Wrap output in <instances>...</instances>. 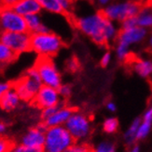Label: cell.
I'll list each match as a JSON object with an SVG mask.
<instances>
[{
  "instance_id": "obj_22",
  "label": "cell",
  "mask_w": 152,
  "mask_h": 152,
  "mask_svg": "<svg viewBox=\"0 0 152 152\" xmlns=\"http://www.w3.org/2000/svg\"><path fill=\"white\" fill-rule=\"evenodd\" d=\"M16 56L17 55L10 48L0 41V65L11 63L12 61H14Z\"/></svg>"
},
{
  "instance_id": "obj_34",
  "label": "cell",
  "mask_w": 152,
  "mask_h": 152,
  "mask_svg": "<svg viewBox=\"0 0 152 152\" xmlns=\"http://www.w3.org/2000/svg\"><path fill=\"white\" fill-rule=\"evenodd\" d=\"M12 87L13 86L11 83H10L8 81L0 80V99H1Z\"/></svg>"
},
{
  "instance_id": "obj_2",
  "label": "cell",
  "mask_w": 152,
  "mask_h": 152,
  "mask_svg": "<svg viewBox=\"0 0 152 152\" xmlns=\"http://www.w3.org/2000/svg\"><path fill=\"white\" fill-rule=\"evenodd\" d=\"M63 47L62 37L53 32L31 35V50L39 57H53L60 52Z\"/></svg>"
},
{
  "instance_id": "obj_15",
  "label": "cell",
  "mask_w": 152,
  "mask_h": 152,
  "mask_svg": "<svg viewBox=\"0 0 152 152\" xmlns=\"http://www.w3.org/2000/svg\"><path fill=\"white\" fill-rule=\"evenodd\" d=\"M27 30L31 35L33 34H45V33L51 32L48 25L43 22L40 14H32L25 17Z\"/></svg>"
},
{
  "instance_id": "obj_21",
  "label": "cell",
  "mask_w": 152,
  "mask_h": 152,
  "mask_svg": "<svg viewBox=\"0 0 152 152\" xmlns=\"http://www.w3.org/2000/svg\"><path fill=\"white\" fill-rule=\"evenodd\" d=\"M103 132L107 134H114L117 133L118 127H120V122L115 117H107L103 121Z\"/></svg>"
},
{
  "instance_id": "obj_1",
  "label": "cell",
  "mask_w": 152,
  "mask_h": 152,
  "mask_svg": "<svg viewBox=\"0 0 152 152\" xmlns=\"http://www.w3.org/2000/svg\"><path fill=\"white\" fill-rule=\"evenodd\" d=\"M107 19L102 11H94L77 16L75 20L77 28L83 35L91 38V40L99 46L107 45L104 37V29Z\"/></svg>"
},
{
  "instance_id": "obj_28",
  "label": "cell",
  "mask_w": 152,
  "mask_h": 152,
  "mask_svg": "<svg viewBox=\"0 0 152 152\" xmlns=\"http://www.w3.org/2000/svg\"><path fill=\"white\" fill-rule=\"evenodd\" d=\"M137 26V22L135 17H129L127 19H125L124 21H122L120 23V29L121 30H127L131 29Z\"/></svg>"
},
{
  "instance_id": "obj_36",
  "label": "cell",
  "mask_w": 152,
  "mask_h": 152,
  "mask_svg": "<svg viewBox=\"0 0 152 152\" xmlns=\"http://www.w3.org/2000/svg\"><path fill=\"white\" fill-rule=\"evenodd\" d=\"M20 0H0L2 8H14L15 5L19 3Z\"/></svg>"
},
{
  "instance_id": "obj_37",
  "label": "cell",
  "mask_w": 152,
  "mask_h": 152,
  "mask_svg": "<svg viewBox=\"0 0 152 152\" xmlns=\"http://www.w3.org/2000/svg\"><path fill=\"white\" fill-rule=\"evenodd\" d=\"M142 121L152 122V104L146 111H145V113L142 117Z\"/></svg>"
},
{
  "instance_id": "obj_11",
  "label": "cell",
  "mask_w": 152,
  "mask_h": 152,
  "mask_svg": "<svg viewBox=\"0 0 152 152\" xmlns=\"http://www.w3.org/2000/svg\"><path fill=\"white\" fill-rule=\"evenodd\" d=\"M148 35V31L147 29L136 26V27L127 30H120L117 41L126 44L129 47H132V46L138 45L144 42L147 39Z\"/></svg>"
},
{
  "instance_id": "obj_3",
  "label": "cell",
  "mask_w": 152,
  "mask_h": 152,
  "mask_svg": "<svg viewBox=\"0 0 152 152\" xmlns=\"http://www.w3.org/2000/svg\"><path fill=\"white\" fill-rule=\"evenodd\" d=\"M76 141L64 126L47 128L45 133L44 152H66Z\"/></svg>"
},
{
  "instance_id": "obj_10",
  "label": "cell",
  "mask_w": 152,
  "mask_h": 152,
  "mask_svg": "<svg viewBox=\"0 0 152 152\" xmlns=\"http://www.w3.org/2000/svg\"><path fill=\"white\" fill-rule=\"evenodd\" d=\"M34 104L41 110L57 107L62 104V97L58 91V89L48 87V86H42L38 91L36 97L33 100Z\"/></svg>"
},
{
  "instance_id": "obj_6",
  "label": "cell",
  "mask_w": 152,
  "mask_h": 152,
  "mask_svg": "<svg viewBox=\"0 0 152 152\" xmlns=\"http://www.w3.org/2000/svg\"><path fill=\"white\" fill-rule=\"evenodd\" d=\"M64 127L76 142H84L91 134V121L88 115L74 110Z\"/></svg>"
},
{
  "instance_id": "obj_39",
  "label": "cell",
  "mask_w": 152,
  "mask_h": 152,
  "mask_svg": "<svg viewBox=\"0 0 152 152\" xmlns=\"http://www.w3.org/2000/svg\"><path fill=\"white\" fill-rule=\"evenodd\" d=\"M97 5L99 7H101L102 9L105 8L107 6H108L110 3H112V0H95Z\"/></svg>"
},
{
  "instance_id": "obj_25",
  "label": "cell",
  "mask_w": 152,
  "mask_h": 152,
  "mask_svg": "<svg viewBox=\"0 0 152 152\" xmlns=\"http://www.w3.org/2000/svg\"><path fill=\"white\" fill-rule=\"evenodd\" d=\"M92 152H117V147L113 142L104 140L92 148Z\"/></svg>"
},
{
  "instance_id": "obj_24",
  "label": "cell",
  "mask_w": 152,
  "mask_h": 152,
  "mask_svg": "<svg viewBox=\"0 0 152 152\" xmlns=\"http://www.w3.org/2000/svg\"><path fill=\"white\" fill-rule=\"evenodd\" d=\"M151 130H152V122L142 121L137 131L136 141H142L146 139L151 133Z\"/></svg>"
},
{
  "instance_id": "obj_38",
  "label": "cell",
  "mask_w": 152,
  "mask_h": 152,
  "mask_svg": "<svg viewBox=\"0 0 152 152\" xmlns=\"http://www.w3.org/2000/svg\"><path fill=\"white\" fill-rule=\"evenodd\" d=\"M105 107H107V111H109L110 113H114V112L117 111V104L113 102V101H108L105 104Z\"/></svg>"
},
{
  "instance_id": "obj_44",
  "label": "cell",
  "mask_w": 152,
  "mask_h": 152,
  "mask_svg": "<svg viewBox=\"0 0 152 152\" xmlns=\"http://www.w3.org/2000/svg\"><path fill=\"white\" fill-rule=\"evenodd\" d=\"M1 9H2V5H1V3H0V10H1Z\"/></svg>"
},
{
  "instance_id": "obj_18",
  "label": "cell",
  "mask_w": 152,
  "mask_h": 152,
  "mask_svg": "<svg viewBox=\"0 0 152 152\" xmlns=\"http://www.w3.org/2000/svg\"><path fill=\"white\" fill-rule=\"evenodd\" d=\"M135 18L137 26L148 31L152 30V4L143 5Z\"/></svg>"
},
{
  "instance_id": "obj_12",
  "label": "cell",
  "mask_w": 152,
  "mask_h": 152,
  "mask_svg": "<svg viewBox=\"0 0 152 152\" xmlns=\"http://www.w3.org/2000/svg\"><path fill=\"white\" fill-rule=\"evenodd\" d=\"M46 128L42 123L37 126L30 128L21 138V144L30 148H43L45 142Z\"/></svg>"
},
{
  "instance_id": "obj_20",
  "label": "cell",
  "mask_w": 152,
  "mask_h": 152,
  "mask_svg": "<svg viewBox=\"0 0 152 152\" xmlns=\"http://www.w3.org/2000/svg\"><path fill=\"white\" fill-rule=\"evenodd\" d=\"M40 5L42 10H45L51 14H63L64 11L59 3V0H37Z\"/></svg>"
},
{
  "instance_id": "obj_8",
  "label": "cell",
  "mask_w": 152,
  "mask_h": 152,
  "mask_svg": "<svg viewBox=\"0 0 152 152\" xmlns=\"http://www.w3.org/2000/svg\"><path fill=\"white\" fill-rule=\"evenodd\" d=\"M0 32H28L25 17L20 15L12 8H2L0 10Z\"/></svg>"
},
{
  "instance_id": "obj_9",
  "label": "cell",
  "mask_w": 152,
  "mask_h": 152,
  "mask_svg": "<svg viewBox=\"0 0 152 152\" xmlns=\"http://www.w3.org/2000/svg\"><path fill=\"white\" fill-rule=\"evenodd\" d=\"M0 41L10 48L16 55L31 50V34L29 32H0Z\"/></svg>"
},
{
  "instance_id": "obj_13",
  "label": "cell",
  "mask_w": 152,
  "mask_h": 152,
  "mask_svg": "<svg viewBox=\"0 0 152 152\" xmlns=\"http://www.w3.org/2000/svg\"><path fill=\"white\" fill-rule=\"evenodd\" d=\"M73 112H74L73 108H71L70 107H66V105H64L62 104L53 115H51L47 120L43 121L41 123L46 128L64 126Z\"/></svg>"
},
{
  "instance_id": "obj_27",
  "label": "cell",
  "mask_w": 152,
  "mask_h": 152,
  "mask_svg": "<svg viewBox=\"0 0 152 152\" xmlns=\"http://www.w3.org/2000/svg\"><path fill=\"white\" fill-rule=\"evenodd\" d=\"M10 152H44L43 148H30L23 146L22 144L13 146Z\"/></svg>"
},
{
  "instance_id": "obj_32",
  "label": "cell",
  "mask_w": 152,
  "mask_h": 152,
  "mask_svg": "<svg viewBox=\"0 0 152 152\" xmlns=\"http://www.w3.org/2000/svg\"><path fill=\"white\" fill-rule=\"evenodd\" d=\"M61 104L57 105V107H48V108L42 109V110H41V120H42V121H45V120H47V118H50L51 115H53Z\"/></svg>"
},
{
  "instance_id": "obj_35",
  "label": "cell",
  "mask_w": 152,
  "mask_h": 152,
  "mask_svg": "<svg viewBox=\"0 0 152 152\" xmlns=\"http://www.w3.org/2000/svg\"><path fill=\"white\" fill-rule=\"evenodd\" d=\"M59 3L61 5V8L64 13L69 12L72 9V6H73V1L72 0H59Z\"/></svg>"
},
{
  "instance_id": "obj_30",
  "label": "cell",
  "mask_w": 152,
  "mask_h": 152,
  "mask_svg": "<svg viewBox=\"0 0 152 152\" xmlns=\"http://www.w3.org/2000/svg\"><path fill=\"white\" fill-rule=\"evenodd\" d=\"M66 69L71 73H75L79 68V63L76 58H70L66 62Z\"/></svg>"
},
{
  "instance_id": "obj_16",
  "label": "cell",
  "mask_w": 152,
  "mask_h": 152,
  "mask_svg": "<svg viewBox=\"0 0 152 152\" xmlns=\"http://www.w3.org/2000/svg\"><path fill=\"white\" fill-rule=\"evenodd\" d=\"M132 70L142 78L152 77V60L148 58H138L132 62Z\"/></svg>"
},
{
  "instance_id": "obj_33",
  "label": "cell",
  "mask_w": 152,
  "mask_h": 152,
  "mask_svg": "<svg viewBox=\"0 0 152 152\" xmlns=\"http://www.w3.org/2000/svg\"><path fill=\"white\" fill-rule=\"evenodd\" d=\"M112 61V53L110 51H105L100 59V64L103 67H107Z\"/></svg>"
},
{
  "instance_id": "obj_41",
  "label": "cell",
  "mask_w": 152,
  "mask_h": 152,
  "mask_svg": "<svg viewBox=\"0 0 152 152\" xmlns=\"http://www.w3.org/2000/svg\"><path fill=\"white\" fill-rule=\"evenodd\" d=\"M147 44H148V47L152 50V30H150V32L148 33V37H147Z\"/></svg>"
},
{
  "instance_id": "obj_31",
  "label": "cell",
  "mask_w": 152,
  "mask_h": 152,
  "mask_svg": "<svg viewBox=\"0 0 152 152\" xmlns=\"http://www.w3.org/2000/svg\"><path fill=\"white\" fill-rule=\"evenodd\" d=\"M58 91H59V94H60L62 99L68 98V97H70V95L72 94V88L68 84H62L60 87H59Z\"/></svg>"
},
{
  "instance_id": "obj_7",
  "label": "cell",
  "mask_w": 152,
  "mask_h": 152,
  "mask_svg": "<svg viewBox=\"0 0 152 152\" xmlns=\"http://www.w3.org/2000/svg\"><path fill=\"white\" fill-rule=\"evenodd\" d=\"M43 86L59 89L63 84L60 71L51 58L39 57L35 64Z\"/></svg>"
},
{
  "instance_id": "obj_29",
  "label": "cell",
  "mask_w": 152,
  "mask_h": 152,
  "mask_svg": "<svg viewBox=\"0 0 152 152\" xmlns=\"http://www.w3.org/2000/svg\"><path fill=\"white\" fill-rule=\"evenodd\" d=\"M12 147V143L9 138L0 135V152H10Z\"/></svg>"
},
{
  "instance_id": "obj_19",
  "label": "cell",
  "mask_w": 152,
  "mask_h": 152,
  "mask_svg": "<svg viewBox=\"0 0 152 152\" xmlns=\"http://www.w3.org/2000/svg\"><path fill=\"white\" fill-rule=\"evenodd\" d=\"M141 121H142V118H135L134 120L131 122L126 132L124 133L123 138H124L125 143H126L128 146H133V145L135 144V142H137L136 134H137V131L140 126Z\"/></svg>"
},
{
  "instance_id": "obj_43",
  "label": "cell",
  "mask_w": 152,
  "mask_h": 152,
  "mask_svg": "<svg viewBox=\"0 0 152 152\" xmlns=\"http://www.w3.org/2000/svg\"><path fill=\"white\" fill-rule=\"evenodd\" d=\"M127 1H131V2H135V3H140L142 2V0H127Z\"/></svg>"
},
{
  "instance_id": "obj_17",
  "label": "cell",
  "mask_w": 152,
  "mask_h": 152,
  "mask_svg": "<svg viewBox=\"0 0 152 152\" xmlns=\"http://www.w3.org/2000/svg\"><path fill=\"white\" fill-rule=\"evenodd\" d=\"M21 98H20L17 91L13 89V87L7 92V94L0 99V108L6 112H10L15 110L20 103H21Z\"/></svg>"
},
{
  "instance_id": "obj_4",
  "label": "cell",
  "mask_w": 152,
  "mask_h": 152,
  "mask_svg": "<svg viewBox=\"0 0 152 152\" xmlns=\"http://www.w3.org/2000/svg\"><path fill=\"white\" fill-rule=\"evenodd\" d=\"M22 101H33L38 91L42 87V82L36 67H32L26 71L23 77L19 78L12 85Z\"/></svg>"
},
{
  "instance_id": "obj_26",
  "label": "cell",
  "mask_w": 152,
  "mask_h": 152,
  "mask_svg": "<svg viewBox=\"0 0 152 152\" xmlns=\"http://www.w3.org/2000/svg\"><path fill=\"white\" fill-rule=\"evenodd\" d=\"M66 152H92V148L85 142H75Z\"/></svg>"
},
{
  "instance_id": "obj_5",
  "label": "cell",
  "mask_w": 152,
  "mask_h": 152,
  "mask_svg": "<svg viewBox=\"0 0 152 152\" xmlns=\"http://www.w3.org/2000/svg\"><path fill=\"white\" fill-rule=\"evenodd\" d=\"M142 5L140 3L121 0L110 3L102 10L104 16L111 22L121 23L129 17H135L139 12Z\"/></svg>"
},
{
  "instance_id": "obj_42",
  "label": "cell",
  "mask_w": 152,
  "mask_h": 152,
  "mask_svg": "<svg viewBox=\"0 0 152 152\" xmlns=\"http://www.w3.org/2000/svg\"><path fill=\"white\" fill-rule=\"evenodd\" d=\"M6 131H7V125L4 122L0 121V135H3L6 133Z\"/></svg>"
},
{
  "instance_id": "obj_14",
  "label": "cell",
  "mask_w": 152,
  "mask_h": 152,
  "mask_svg": "<svg viewBox=\"0 0 152 152\" xmlns=\"http://www.w3.org/2000/svg\"><path fill=\"white\" fill-rule=\"evenodd\" d=\"M13 10L23 17L32 14H40L42 10L40 5L37 0H20Z\"/></svg>"
},
{
  "instance_id": "obj_40",
  "label": "cell",
  "mask_w": 152,
  "mask_h": 152,
  "mask_svg": "<svg viewBox=\"0 0 152 152\" xmlns=\"http://www.w3.org/2000/svg\"><path fill=\"white\" fill-rule=\"evenodd\" d=\"M128 152H141V148H140L139 145L134 144V145H133V146H131Z\"/></svg>"
},
{
  "instance_id": "obj_45",
  "label": "cell",
  "mask_w": 152,
  "mask_h": 152,
  "mask_svg": "<svg viewBox=\"0 0 152 152\" xmlns=\"http://www.w3.org/2000/svg\"><path fill=\"white\" fill-rule=\"evenodd\" d=\"M150 1H152V0H150Z\"/></svg>"
},
{
  "instance_id": "obj_23",
  "label": "cell",
  "mask_w": 152,
  "mask_h": 152,
  "mask_svg": "<svg viewBox=\"0 0 152 152\" xmlns=\"http://www.w3.org/2000/svg\"><path fill=\"white\" fill-rule=\"evenodd\" d=\"M115 53H116V57L118 61L125 62L130 58L131 47H129V46L126 44H123L121 42L117 41L116 47H115Z\"/></svg>"
}]
</instances>
